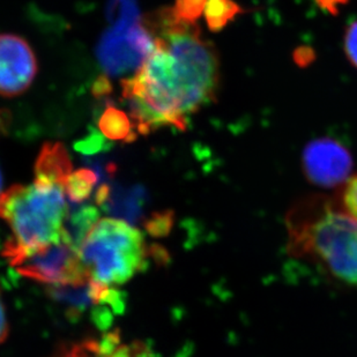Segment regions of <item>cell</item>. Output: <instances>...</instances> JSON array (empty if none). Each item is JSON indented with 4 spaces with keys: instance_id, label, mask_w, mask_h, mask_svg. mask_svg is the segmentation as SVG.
<instances>
[{
    "instance_id": "1",
    "label": "cell",
    "mask_w": 357,
    "mask_h": 357,
    "mask_svg": "<svg viewBox=\"0 0 357 357\" xmlns=\"http://www.w3.org/2000/svg\"><path fill=\"white\" fill-rule=\"evenodd\" d=\"M144 24L154 50L121 82L135 130L142 135L165 126L184 131L188 117L215 100L219 54L196 24L179 20L169 7L146 17Z\"/></svg>"
},
{
    "instance_id": "2",
    "label": "cell",
    "mask_w": 357,
    "mask_h": 357,
    "mask_svg": "<svg viewBox=\"0 0 357 357\" xmlns=\"http://www.w3.org/2000/svg\"><path fill=\"white\" fill-rule=\"evenodd\" d=\"M286 228L289 255L357 287V220L340 200L320 195L301 199L287 213Z\"/></svg>"
},
{
    "instance_id": "3",
    "label": "cell",
    "mask_w": 357,
    "mask_h": 357,
    "mask_svg": "<svg viewBox=\"0 0 357 357\" xmlns=\"http://www.w3.org/2000/svg\"><path fill=\"white\" fill-rule=\"evenodd\" d=\"M80 257L91 279L121 286L142 272L149 258L165 261L162 248L149 249L137 228L119 219L98 220L80 246Z\"/></svg>"
},
{
    "instance_id": "4",
    "label": "cell",
    "mask_w": 357,
    "mask_h": 357,
    "mask_svg": "<svg viewBox=\"0 0 357 357\" xmlns=\"http://www.w3.org/2000/svg\"><path fill=\"white\" fill-rule=\"evenodd\" d=\"M64 192L63 186L35 182L0 193V218L14 235L7 244L34 250L64 238L68 212Z\"/></svg>"
},
{
    "instance_id": "5",
    "label": "cell",
    "mask_w": 357,
    "mask_h": 357,
    "mask_svg": "<svg viewBox=\"0 0 357 357\" xmlns=\"http://www.w3.org/2000/svg\"><path fill=\"white\" fill-rule=\"evenodd\" d=\"M3 256L17 273L50 286L75 284L91 279L81 260L79 249L66 234L58 242L34 250H21L5 244Z\"/></svg>"
},
{
    "instance_id": "6",
    "label": "cell",
    "mask_w": 357,
    "mask_h": 357,
    "mask_svg": "<svg viewBox=\"0 0 357 357\" xmlns=\"http://www.w3.org/2000/svg\"><path fill=\"white\" fill-rule=\"evenodd\" d=\"M47 296L63 309L66 317L75 320L89 314L91 321L107 331L114 316L125 309V294L112 286L87 279L75 284L49 287Z\"/></svg>"
},
{
    "instance_id": "7",
    "label": "cell",
    "mask_w": 357,
    "mask_h": 357,
    "mask_svg": "<svg viewBox=\"0 0 357 357\" xmlns=\"http://www.w3.org/2000/svg\"><path fill=\"white\" fill-rule=\"evenodd\" d=\"M153 50L154 40L142 21L131 27L108 29L102 36L96 52L108 75H121L138 71Z\"/></svg>"
},
{
    "instance_id": "8",
    "label": "cell",
    "mask_w": 357,
    "mask_h": 357,
    "mask_svg": "<svg viewBox=\"0 0 357 357\" xmlns=\"http://www.w3.org/2000/svg\"><path fill=\"white\" fill-rule=\"evenodd\" d=\"M302 165L309 182L324 189H333L351 179L353 158L335 139L318 138L305 146Z\"/></svg>"
},
{
    "instance_id": "9",
    "label": "cell",
    "mask_w": 357,
    "mask_h": 357,
    "mask_svg": "<svg viewBox=\"0 0 357 357\" xmlns=\"http://www.w3.org/2000/svg\"><path fill=\"white\" fill-rule=\"evenodd\" d=\"M38 75L34 51L24 38L0 35V95L13 98L31 87Z\"/></svg>"
},
{
    "instance_id": "10",
    "label": "cell",
    "mask_w": 357,
    "mask_h": 357,
    "mask_svg": "<svg viewBox=\"0 0 357 357\" xmlns=\"http://www.w3.org/2000/svg\"><path fill=\"white\" fill-rule=\"evenodd\" d=\"M146 204L147 192L142 186L109 184L107 196L100 206L117 219L135 225L142 222Z\"/></svg>"
},
{
    "instance_id": "11",
    "label": "cell",
    "mask_w": 357,
    "mask_h": 357,
    "mask_svg": "<svg viewBox=\"0 0 357 357\" xmlns=\"http://www.w3.org/2000/svg\"><path fill=\"white\" fill-rule=\"evenodd\" d=\"M72 168L73 165L66 147L61 142H47L35 163V182L64 188Z\"/></svg>"
},
{
    "instance_id": "12",
    "label": "cell",
    "mask_w": 357,
    "mask_h": 357,
    "mask_svg": "<svg viewBox=\"0 0 357 357\" xmlns=\"http://www.w3.org/2000/svg\"><path fill=\"white\" fill-rule=\"evenodd\" d=\"M100 212L89 204H72L65 221V234L68 241L79 249L91 228L98 223Z\"/></svg>"
},
{
    "instance_id": "13",
    "label": "cell",
    "mask_w": 357,
    "mask_h": 357,
    "mask_svg": "<svg viewBox=\"0 0 357 357\" xmlns=\"http://www.w3.org/2000/svg\"><path fill=\"white\" fill-rule=\"evenodd\" d=\"M98 128L102 135L109 140L133 142L137 138L135 124L128 114L121 112L114 105H108L98 119Z\"/></svg>"
},
{
    "instance_id": "14",
    "label": "cell",
    "mask_w": 357,
    "mask_h": 357,
    "mask_svg": "<svg viewBox=\"0 0 357 357\" xmlns=\"http://www.w3.org/2000/svg\"><path fill=\"white\" fill-rule=\"evenodd\" d=\"M119 346V339L115 334L105 333L100 339H86L65 346L54 357H107Z\"/></svg>"
},
{
    "instance_id": "15",
    "label": "cell",
    "mask_w": 357,
    "mask_h": 357,
    "mask_svg": "<svg viewBox=\"0 0 357 357\" xmlns=\"http://www.w3.org/2000/svg\"><path fill=\"white\" fill-rule=\"evenodd\" d=\"M98 182V175L93 169H78L68 176L64 191L71 204L79 205L89 199Z\"/></svg>"
},
{
    "instance_id": "16",
    "label": "cell",
    "mask_w": 357,
    "mask_h": 357,
    "mask_svg": "<svg viewBox=\"0 0 357 357\" xmlns=\"http://www.w3.org/2000/svg\"><path fill=\"white\" fill-rule=\"evenodd\" d=\"M243 10L234 0H207L205 19L212 31H222Z\"/></svg>"
},
{
    "instance_id": "17",
    "label": "cell",
    "mask_w": 357,
    "mask_h": 357,
    "mask_svg": "<svg viewBox=\"0 0 357 357\" xmlns=\"http://www.w3.org/2000/svg\"><path fill=\"white\" fill-rule=\"evenodd\" d=\"M107 17L112 27H131L142 22L137 0H110L107 7Z\"/></svg>"
},
{
    "instance_id": "18",
    "label": "cell",
    "mask_w": 357,
    "mask_h": 357,
    "mask_svg": "<svg viewBox=\"0 0 357 357\" xmlns=\"http://www.w3.org/2000/svg\"><path fill=\"white\" fill-rule=\"evenodd\" d=\"M206 3L207 0H176L172 10L179 20L196 24V21L205 12Z\"/></svg>"
},
{
    "instance_id": "19",
    "label": "cell",
    "mask_w": 357,
    "mask_h": 357,
    "mask_svg": "<svg viewBox=\"0 0 357 357\" xmlns=\"http://www.w3.org/2000/svg\"><path fill=\"white\" fill-rule=\"evenodd\" d=\"M145 228L149 235L154 237H163L168 235L174 226V212L163 211V212L154 213L149 216V219L144 221Z\"/></svg>"
},
{
    "instance_id": "20",
    "label": "cell",
    "mask_w": 357,
    "mask_h": 357,
    "mask_svg": "<svg viewBox=\"0 0 357 357\" xmlns=\"http://www.w3.org/2000/svg\"><path fill=\"white\" fill-rule=\"evenodd\" d=\"M75 149L84 155H95L105 149H108L109 144L101 131L91 128L88 135L75 144Z\"/></svg>"
},
{
    "instance_id": "21",
    "label": "cell",
    "mask_w": 357,
    "mask_h": 357,
    "mask_svg": "<svg viewBox=\"0 0 357 357\" xmlns=\"http://www.w3.org/2000/svg\"><path fill=\"white\" fill-rule=\"evenodd\" d=\"M340 202L344 208L357 220V175L351 176V179L344 184Z\"/></svg>"
},
{
    "instance_id": "22",
    "label": "cell",
    "mask_w": 357,
    "mask_h": 357,
    "mask_svg": "<svg viewBox=\"0 0 357 357\" xmlns=\"http://www.w3.org/2000/svg\"><path fill=\"white\" fill-rule=\"evenodd\" d=\"M344 51L348 61L357 68V21L351 22L346 29L344 38Z\"/></svg>"
},
{
    "instance_id": "23",
    "label": "cell",
    "mask_w": 357,
    "mask_h": 357,
    "mask_svg": "<svg viewBox=\"0 0 357 357\" xmlns=\"http://www.w3.org/2000/svg\"><path fill=\"white\" fill-rule=\"evenodd\" d=\"M91 93H93L95 98H103L105 95L110 94L112 93V84H110L108 77H105V75L98 77L93 84Z\"/></svg>"
},
{
    "instance_id": "24",
    "label": "cell",
    "mask_w": 357,
    "mask_h": 357,
    "mask_svg": "<svg viewBox=\"0 0 357 357\" xmlns=\"http://www.w3.org/2000/svg\"><path fill=\"white\" fill-rule=\"evenodd\" d=\"M8 334V325H7L6 310L3 305V295L0 289V344L6 340Z\"/></svg>"
},
{
    "instance_id": "25",
    "label": "cell",
    "mask_w": 357,
    "mask_h": 357,
    "mask_svg": "<svg viewBox=\"0 0 357 357\" xmlns=\"http://www.w3.org/2000/svg\"><path fill=\"white\" fill-rule=\"evenodd\" d=\"M0 186H1V176H0Z\"/></svg>"
},
{
    "instance_id": "26",
    "label": "cell",
    "mask_w": 357,
    "mask_h": 357,
    "mask_svg": "<svg viewBox=\"0 0 357 357\" xmlns=\"http://www.w3.org/2000/svg\"><path fill=\"white\" fill-rule=\"evenodd\" d=\"M0 128H1V119H0Z\"/></svg>"
}]
</instances>
